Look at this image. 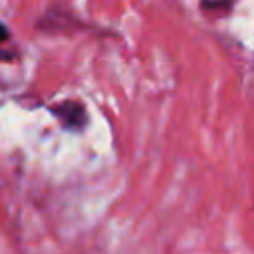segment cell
I'll return each mask as SVG.
<instances>
[{
	"label": "cell",
	"instance_id": "3",
	"mask_svg": "<svg viewBox=\"0 0 254 254\" xmlns=\"http://www.w3.org/2000/svg\"><path fill=\"white\" fill-rule=\"evenodd\" d=\"M6 38H8V30H6V26L0 22V44H2Z\"/></svg>",
	"mask_w": 254,
	"mask_h": 254
},
{
	"label": "cell",
	"instance_id": "1",
	"mask_svg": "<svg viewBox=\"0 0 254 254\" xmlns=\"http://www.w3.org/2000/svg\"><path fill=\"white\" fill-rule=\"evenodd\" d=\"M52 113L60 119V123H62L65 129H75V131H79V129L85 125V121H87V115H85L83 105L77 103V101H71V99L54 105V107H52Z\"/></svg>",
	"mask_w": 254,
	"mask_h": 254
},
{
	"label": "cell",
	"instance_id": "2",
	"mask_svg": "<svg viewBox=\"0 0 254 254\" xmlns=\"http://www.w3.org/2000/svg\"><path fill=\"white\" fill-rule=\"evenodd\" d=\"M204 2V6H208V8H226V6H230L234 0H202Z\"/></svg>",
	"mask_w": 254,
	"mask_h": 254
}]
</instances>
